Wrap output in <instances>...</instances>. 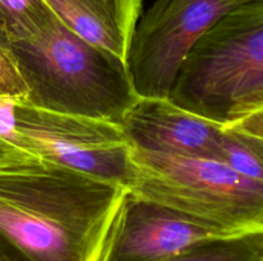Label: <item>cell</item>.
Masks as SVG:
<instances>
[{
	"mask_svg": "<svg viewBox=\"0 0 263 261\" xmlns=\"http://www.w3.org/2000/svg\"><path fill=\"white\" fill-rule=\"evenodd\" d=\"M120 125L135 150L215 160L222 132V125L156 97H140Z\"/></svg>",
	"mask_w": 263,
	"mask_h": 261,
	"instance_id": "cell-7",
	"label": "cell"
},
{
	"mask_svg": "<svg viewBox=\"0 0 263 261\" xmlns=\"http://www.w3.org/2000/svg\"><path fill=\"white\" fill-rule=\"evenodd\" d=\"M0 44L5 48L10 49V41H9V36H8L7 32V26H5V20H4V15H3L2 8H0Z\"/></svg>",
	"mask_w": 263,
	"mask_h": 261,
	"instance_id": "cell-14",
	"label": "cell"
},
{
	"mask_svg": "<svg viewBox=\"0 0 263 261\" xmlns=\"http://www.w3.org/2000/svg\"><path fill=\"white\" fill-rule=\"evenodd\" d=\"M10 51L27 86L25 101L39 109L120 124L140 99L127 61L57 17L32 37L10 42Z\"/></svg>",
	"mask_w": 263,
	"mask_h": 261,
	"instance_id": "cell-2",
	"label": "cell"
},
{
	"mask_svg": "<svg viewBox=\"0 0 263 261\" xmlns=\"http://www.w3.org/2000/svg\"><path fill=\"white\" fill-rule=\"evenodd\" d=\"M128 189L32 155L0 160V260L100 261Z\"/></svg>",
	"mask_w": 263,
	"mask_h": 261,
	"instance_id": "cell-1",
	"label": "cell"
},
{
	"mask_svg": "<svg viewBox=\"0 0 263 261\" xmlns=\"http://www.w3.org/2000/svg\"><path fill=\"white\" fill-rule=\"evenodd\" d=\"M225 128L247 133L263 140V102L247 113L235 122L225 125Z\"/></svg>",
	"mask_w": 263,
	"mask_h": 261,
	"instance_id": "cell-13",
	"label": "cell"
},
{
	"mask_svg": "<svg viewBox=\"0 0 263 261\" xmlns=\"http://www.w3.org/2000/svg\"><path fill=\"white\" fill-rule=\"evenodd\" d=\"M0 8L10 42L32 37L55 17L45 0H0Z\"/></svg>",
	"mask_w": 263,
	"mask_h": 261,
	"instance_id": "cell-11",
	"label": "cell"
},
{
	"mask_svg": "<svg viewBox=\"0 0 263 261\" xmlns=\"http://www.w3.org/2000/svg\"><path fill=\"white\" fill-rule=\"evenodd\" d=\"M64 26L127 61L143 0H45Z\"/></svg>",
	"mask_w": 263,
	"mask_h": 261,
	"instance_id": "cell-8",
	"label": "cell"
},
{
	"mask_svg": "<svg viewBox=\"0 0 263 261\" xmlns=\"http://www.w3.org/2000/svg\"><path fill=\"white\" fill-rule=\"evenodd\" d=\"M0 261H2V260H0Z\"/></svg>",
	"mask_w": 263,
	"mask_h": 261,
	"instance_id": "cell-15",
	"label": "cell"
},
{
	"mask_svg": "<svg viewBox=\"0 0 263 261\" xmlns=\"http://www.w3.org/2000/svg\"><path fill=\"white\" fill-rule=\"evenodd\" d=\"M17 129L23 154L127 189L135 182L134 147L117 123L49 112L21 99Z\"/></svg>",
	"mask_w": 263,
	"mask_h": 261,
	"instance_id": "cell-5",
	"label": "cell"
},
{
	"mask_svg": "<svg viewBox=\"0 0 263 261\" xmlns=\"http://www.w3.org/2000/svg\"><path fill=\"white\" fill-rule=\"evenodd\" d=\"M241 176L263 184V140L222 127L217 156Z\"/></svg>",
	"mask_w": 263,
	"mask_h": 261,
	"instance_id": "cell-10",
	"label": "cell"
},
{
	"mask_svg": "<svg viewBox=\"0 0 263 261\" xmlns=\"http://www.w3.org/2000/svg\"><path fill=\"white\" fill-rule=\"evenodd\" d=\"M225 237L230 235L128 191L100 261H164L203 241Z\"/></svg>",
	"mask_w": 263,
	"mask_h": 261,
	"instance_id": "cell-6",
	"label": "cell"
},
{
	"mask_svg": "<svg viewBox=\"0 0 263 261\" xmlns=\"http://www.w3.org/2000/svg\"><path fill=\"white\" fill-rule=\"evenodd\" d=\"M128 189L230 237L263 232V184L215 159L134 148Z\"/></svg>",
	"mask_w": 263,
	"mask_h": 261,
	"instance_id": "cell-4",
	"label": "cell"
},
{
	"mask_svg": "<svg viewBox=\"0 0 263 261\" xmlns=\"http://www.w3.org/2000/svg\"><path fill=\"white\" fill-rule=\"evenodd\" d=\"M164 261H263V232L203 241Z\"/></svg>",
	"mask_w": 263,
	"mask_h": 261,
	"instance_id": "cell-9",
	"label": "cell"
},
{
	"mask_svg": "<svg viewBox=\"0 0 263 261\" xmlns=\"http://www.w3.org/2000/svg\"><path fill=\"white\" fill-rule=\"evenodd\" d=\"M27 86L10 49L0 44V95L27 97Z\"/></svg>",
	"mask_w": 263,
	"mask_h": 261,
	"instance_id": "cell-12",
	"label": "cell"
},
{
	"mask_svg": "<svg viewBox=\"0 0 263 261\" xmlns=\"http://www.w3.org/2000/svg\"><path fill=\"white\" fill-rule=\"evenodd\" d=\"M168 99L225 125L263 102V0H246L197 41Z\"/></svg>",
	"mask_w": 263,
	"mask_h": 261,
	"instance_id": "cell-3",
	"label": "cell"
}]
</instances>
